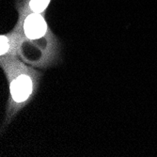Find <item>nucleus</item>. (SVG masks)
I'll list each match as a JSON object with an SVG mask.
<instances>
[{"label":"nucleus","mask_w":157,"mask_h":157,"mask_svg":"<svg viewBox=\"0 0 157 157\" xmlns=\"http://www.w3.org/2000/svg\"><path fill=\"white\" fill-rule=\"evenodd\" d=\"M50 2L51 0H29L25 4V7L23 10H20V18L18 24L24 21L25 17L27 14L32 12H37V13L44 12Z\"/></svg>","instance_id":"20e7f679"},{"label":"nucleus","mask_w":157,"mask_h":157,"mask_svg":"<svg viewBox=\"0 0 157 157\" xmlns=\"http://www.w3.org/2000/svg\"><path fill=\"white\" fill-rule=\"evenodd\" d=\"M0 65L7 77L10 98L6 108L5 121L2 123V132L16 114L23 109L36 95L41 74L32 67L25 65L18 58L0 59Z\"/></svg>","instance_id":"f257e3e1"},{"label":"nucleus","mask_w":157,"mask_h":157,"mask_svg":"<svg viewBox=\"0 0 157 157\" xmlns=\"http://www.w3.org/2000/svg\"><path fill=\"white\" fill-rule=\"evenodd\" d=\"M13 30L22 35L23 45L28 44L29 46L40 52L38 66H50L59 58V44L49 29L45 18L41 13L32 12L27 14L24 21L17 24Z\"/></svg>","instance_id":"f03ea898"},{"label":"nucleus","mask_w":157,"mask_h":157,"mask_svg":"<svg viewBox=\"0 0 157 157\" xmlns=\"http://www.w3.org/2000/svg\"><path fill=\"white\" fill-rule=\"evenodd\" d=\"M0 39H1L0 59L9 58H19V56H21L23 38L19 32L12 30L10 33L2 34Z\"/></svg>","instance_id":"7ed1b4c3"}]
</instances>
